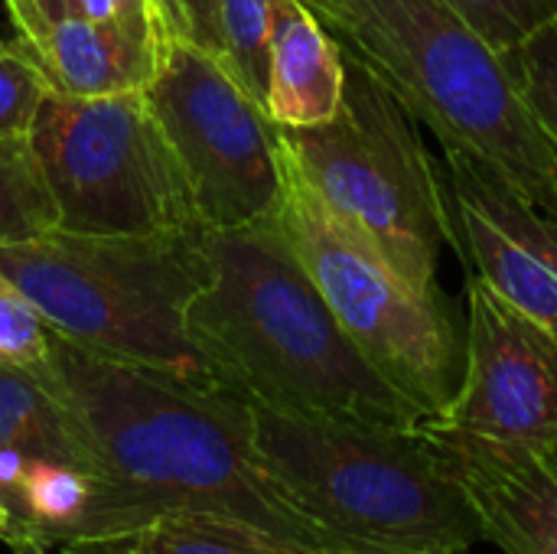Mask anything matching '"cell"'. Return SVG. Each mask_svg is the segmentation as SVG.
Listing matches in <instances>:
<instances>
[{
	"instance_id": "cell-22",
	"label": "cell",
	"mask_w": 557,
	"mask_h": 554,
	"mask_svg": "<svg viewBox=\"0 0 557 554\" xmlns=\"http://www.w3.org/2000/svg\"><path fill=\"white\" fill-rule=\"evenodd\" d=\"M46 85L13 42H0V134H29Z\"/></svg>"
},
{
	"instance_id": "cell-15",
	"label": "cell",
	"mask_w": 557,
	"mask_h": 554,
	"mask_svg": "<svg viewBox=\"0 0 557 554\" xmlns=\"http://www.w3.org/2000/svg\"><path fill=\"white\" fill-rule=\"evenodd\" d=\"M0 454L26 460L69 464L95 473L65 408L29 366L0 359ZM98 477V473H95ZM101 483V480H98Z\"/></svg>"
},
{
	"instance_id": "cell-14",
	"label": "cell",
	"mask_w": 557,
	"mask_h": 554,
	"mask_svg": "<svg viewBox=\"0 0 557 554\" xmlns=\"http://www.w3.org/2000/svg\"><path fill=\"white\" fill-rule=\"evenodd\" d=\"M346 52L304 0H274L268 98L264 108L281 127L330 121L343 104Z\"/></svg>"
},
{
	"instance_id": "cell-10",
	"label": "cell",
	"mask_w": 557,
	"mask_h": 554,
	"mask_svg": "<svg viewBox=\"0 0 557 554\" xmlns=\"http://www.w3.org/2000/svg\"><path fill=\"white\" fill-rule=\"evenodd\" d=\"M428 424L496 444L557 441V336L476 274H467L463 382Z\"/></svg>"
},
{
	"instance_id": "cell-23",
	"label": "cell",
	"mask_w": 557,
	"mask_h": 554,
	"mask_svg": "<svg viewBox=\"0 0 557 554\" xmlns=\"http://www.w3.org/2000/svg\"><path fill=\"white\" fill-rule=\"evenodd\" d=\"M157 10L170 39H189L215 59L222 56L219 0H157Z\"/></svg>"
},
{
	"instance_id": "cell-26",
	"label": "cell",
	"mask_w": 557,
	"mask_h": 554,
	"mask_svg": "<svg viewBox=\"0 0 557 554\" xmlns=\"http://www.w3.org/2000/svg\"><path fill=\"white\" fill-rule=\"evenodd\" d=\"M16 554H131L121 542H42L29 535L7 539Z\"/></svg>"
},
{
	"instance_id": "cell-7",
	"label": "cell",
	"mask_w": 557,
	"mask_h": 554,
	"mask_svg": "<svg viewBox=\"0 0 557 554\" xmlns=\"http://www.w3.org/2000/svg\"><path fill=\"white\" fill-rule=\"evenodd\" d=\"M281 225L317 281L339 327L372 369L405 395L424 421L441 418L467 366V323L441 291H418L379 255L346 235L284 150Z\"/></svg>"
},
{
	"instance_id": "cell-13",
	"label": "cell",
	"mask_w": 557,
	"mask_h": 554,
	"mask_svg": "<svg viewBox=\"0 0 557 554\" xmlns=\"http://www.w3.org/2000/svg\"><path fill=\"white\" fill-rule=\"evenodd\" d=\"M13 46L39 72L46 91L65 98L147 91L160 69V56L127 36L114 20L69 16L39 36H16Z\"/></svg>"
},
{
	"instance_id": "cell-4",
	"label": "cell",
	"mask_w": 557,
	"mask_h": 554,
	"mask_svg": "<svg viewBox=\"0 0 557 554\" xmlns=\"http://www.w3.org/2000/svg\"><path fill=\"white\" fill-rule=\"evenodd\" d=\"M444 150L496 167L557 219V147L503 56L444 0H304Z\"/></svg>"
},
{
	"instance_id": "cell-9",
	"label": "cell",
	"mask_w": 557,
	"mask_h": 554,
	"mask_svg": "<svg viewBox=\"0 0 557 554\" xmlns=\"http://www.w3.org/2000/svg\"><path fill=\"white\" fill-rule=\"evenodd\" d=\"M147 101L209 232L245 229L281 212L287 186L281 131L212 52L170 39Z\"/></svg>"
},
{
	"instance_id": "cell-16",
	"label": "cell",
	"mask_w": 557,
	"mask_h": 554,
	"mask_svg": "<svg viewBox=\"0 0 557 554\" xmlns=\"http://www.w3.org/2000/svg\"><path fill=\"white\" fill-rule=\"evenodd\" d=\"M121 545L131 554H317L258 526L206 513L160 516L121 539Z\"/></svg>"
},
{
	"instance_id": "cell-3",
	"label": "cell",
	"mask_w": 557,
	"mask_h": 554,
	"mask_svg": "<svg viewBox=\"0 0 557 554\" xmlns=\"http://www.w3.org/2000/svg\"><path fill=\"white\" fill-rule=\"evenodd\" d=\"M261 460L320 529L326 552L460 554L480 519L428 424L379 428L251 405Z\"/></svg>"
},
{
	"instance_id": "cell-1",
	"label": "cell",
	"mask_w": 557,
	"mask_h": 554,
	"mask_svg": "<svg viewBox=\"0 0 557 554\" xmlns=\"http://www.w3.org/2000/svg\"><path fill=\"white\" fill-rule=\"evenodd\" d=\"M33 369L101 480L98 542H121L170 513H206L326 552L261 460L251 405L232 389L101 356L55 333Z\"/></svg>"
},
{
	"instance_id": "cell-2",
	"label": "cell",
	"mask_w": 557,
	"mask_h": 554,
	"mask_svg": "<svg viewBox=\"0 0 557 554\" xmlns=\"http://www.w3.org/2000/svg\"><path fill=\"white\" fill-rule=\"evenodd\" d=\"M277 216L206 232L212 278L193 300L186 327L212 376L248 405L284 415L379 428L424 424V415L339 327Z\"/></svg>"
},
{
	"instance_id": "cell-29",
	"label": "cell",
	"mask_w": 557,
	"mask_h": 554,
	"mask_svg": "<svg viewBox=\"0 0 557 554\" xmlns=\"http://www.w3.org/2000/svg\"><path fill=\"white\" fill-rule=\"evenodd\" d=\"M317 554H339V552H317ZM460 554H470V552H460Z\"/></svg>"
},
{
	"instance_id": "cell-28",
	"label": "cell",
	"mask_w": 557,
	"mask_h": 554,
	"mask_svg": "<svg viewBox=\"0 0 557 554\" xmlns=\"http://www.w3.org/2000/svg\"><path fill=\"white\" fill-rule=\"evenodd\" d=\"M10 522H13V519H10V509H7V503L0 500V535H7Z\"/></svg>"
},
{
	"instance_id": "cell-12",
	"label": "cell",
	"mask_w": 557,
	"mask_h": 554,
	"mask_svg": "<svg viewBox=\"0 0 557 554\" xmlns=\"http://www.w3.org/2000/svg\"><path fill=\"white\" fill-rule=\"evenodd\" d=\"M428 428L444 441L486 542L503 554H557V441L496 444Z\"/></svg>"
},
{
	"instance_id": "cell-21",
	"label": "cell",
	"mask_w": 557,
	"mask_h": 554,
	"mask_svg": "<svg viewBox=\"0 0 557 554\" xmlns=\"http://www.w3.org/2000/svg\"><path fill=\"white\" fill-rule=\"evenodd\" d=\"M52 330L42 323L36 307L0 274V359L16 366H39L49 353Z\"/></svg>"
},
{
	"instance_id": "cell-18",
	"label": "cell",
	"mask_w": 557,
	"mask_h": 554,
	"mask_svg": "<svg viewBox=\"0 0 557 554\" xmlns=\"http://www.w3.org/2000/svg\"><path fill=\"white\" fill-rule=\"evenodd\" d=\"M271 29H274V0H219V36H222L219 62L261 104L268 98Z\"/></svg>"
},
{
	"instance_id": "cell-11",
	"label": "cell",
	"mask_w": 557,
	"mask_h": 554,
	"mask_svg": "<svg viewBox=\"0 0 557 554\" xmlns=\"http://www.w3.org/2000/svg\"><path fill=\"white\" fill-rule=\"evenodd\" d=\"M454 248L512 307L557 336V219L486 160L444 150Z\"/></svg>"
},
{
	"instance_id": "cell-27",
	"label": "cell",
	"mask_w": 557,
	"mask_h": 554,
	"mask_svg": "<svg viewBox=\"0 0 557 554\" xmlns=\"http://www.w3.org/2000/svg\"><path fill=\"white\" fill-rule=\"evenodd\" d=\"M78 16L95 20V23H111L114 20V0H78Z\"/></svg>"
},
{
	"instance_id": "cell-6",
	"label": "cell",
	"mask_w": 557,
	"mask_h": 554,
	"mask_svg": "<svg viewBox=\"0 0 557 554\" xmlns=\"http://www.w3.org/2000/svg\"><path fill=\"white\" fill-rule=\"evenodd\" d=\"M281 144L333 222L418 291L437 287L444 242H454L441 183L414 114L352 56L339 111L310 127H281Z\"/></svg>"
},
{
	"instance_id": "cell-25",
	"label": "cell",
	"mask_w": 557,
	"mask_h": 554,
	"mask_svg": "<svg viewBox=\"0 0 557 554\" xmlns=\"http://www.w3.org/2000/svg\"><path fill=\"white\" fill-rule=\"evenodd\" d=\"M16 36H39L55 23L78 16V0H7Z\"/></svg>"
},
{
	"instance_id": "cell-19",
	"label": "cell",
	"mask_w": 557,
	"mask_h": 554,
	"mask_svg": "<svg viewBox=\"0 0 557 554\" xmlns=\"http://www.w3.org/2000/svg\"><path fill=\"white\" fill-rule=\"evenodd\" d=\"M503 62L535 121L557 147V16L525 42L503 52Z\"/></svg>"
},
{
	"instance_id": "cell-20",
	"label": "cell",
	"mask_w": 557,
	"mask_h": 554,
	"mask_svg": "<svg viewBox=\"0 0 557 554\" xmlns=\"http://www.w3.org/2000/svg\"><path fill=\"white\" fill-rule=\"evenodd\" d=\"M499 56L557 16V0H444Z\"/></svg>"
},
{
	"instance_id": "cell-24",
	"label": "cell",
	"mask_w": 557,
	"mask_h": 554,
	"mask_svg": "<svg viewBox=\"0 0 557 554\" xmlns=\"http://www.w3.org/2000/svg\"><path fill=\"white\" fill-rule=\"evenodd\" d=\"M114 20H117V26L127 36H134L137 42L150 46L163 59V49H166L170 36L163 29L157 0H114Z\"/></svg>"
},
{
	"instance_id": "cell-17",
	"label": "cell",
	"mask_w": 557,
	"mask_h": 554,
	"mask_svg": "<svg viewBox=\"0 0 557 554\" xmlns=\"http://www.w3.org/2000/svg\"><path fill=\"white\" fill-rule=\"evenodd\" d=\"M59 225L29 134H0V245L29 242Z\"/></svg>"
},
{
	"instance_id": "cell-5",
	"label": "cell",
	"mask_w": 557,
	"mask_h": 554,
	"mask_svg": "<svg viewBox=\"0 0 557 554\" xmlns=\"http://www.w3.org/2000/svg\"><path fill=\"white\" fill-rule=\"evenodd\" d=\"M206 232L78 235L52 229L0 245V274L62 340L199 385H222L186 327L193 300L212 278Z\"/></svg>"
},
{
	"instance_id": "cell-8",
	"label": "cell",
	"mask_w": 557,
	"mask_h": 554,
	"mask_svg": "<svg viewBox=\"0 0 557 554\" xmlns=\"http://www.w3.org/2000/svg\"><path fill=\"white\" fill-rule=\"evenodd\" d=\"M29 144L55 202V229L78 235L206 232L147 91L104 98L46 91Z\"/></svg>"
}]
</instances>
